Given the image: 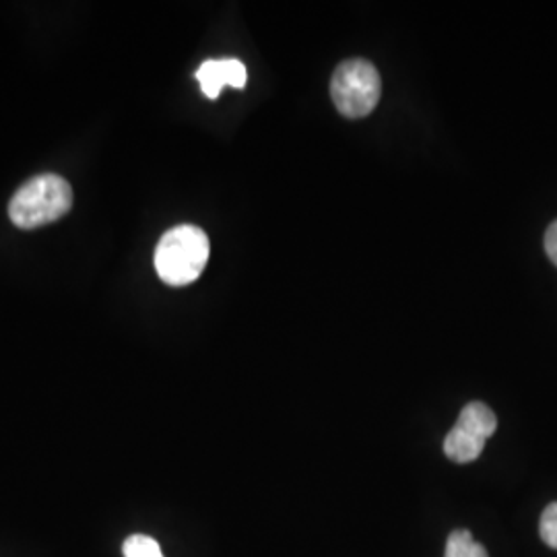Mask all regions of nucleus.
<instances>
[{
	"label": "nucleus",
	"instance_id": "6",
	"mask_svg": "<svg viewBox=\"0 0 557 557\" xmlns=\"http://www.w3.org/2000/svg\"><path fill=\"white\" fill-rule=\"evenodd\" d=\"M444 557H490L487 549L475 541L471 531L458 529L446 539V552Z\"/></svg>",
	"mask_w": 557,
	"mask_h": 557
},
{
	"label": "nucleus",
	"instance_id": "5",
	"mask_svg": "<svg viewBox=\"0 0 557 557\" xmlns=\"http://www.w3.org/2000/svg\"><path fill=\"white\" fill-rule=\"evenodd\" d=\"M197 79L202 87V94L209 100H218L225 85L242 89L248 81V73H246V66L236 59L207 60L200 64Z\"/></svg>",
	"mask_w": 557,
	"mask_h": 557
},
{
	"label": "nucleus",
	"instance_id": "2",
	"mask_svg": "<svg viewBox=\"0 0 557 557\" xmlns=\"http://www.w3.org/2000/svg\"><path fill=\"white\" fill-rule=\"evenodd\" d=\"M209 260V238L197 225H178L161 236L156 269L163 283L184 287L200 277Z\"/></svg>",
	"mask_w": 557,
	"mask_h": 557
},
{
	"label": "nucleus",
	"instance_id": "4",
	"mask_svg": "<svg viewBox=\"0 0 557 557\" xmlns=\"http://www.w3.org/2000/svg\"><path fill=\"white\" fill-rule=\"evenodd\" d=\"M496 428L498 419L485 403H469L460 411L455 428L444 438V455L458 465L478 460Z\"/></svg>",
	"mask_w": 557,
	"mask_h": 557
},
{
	"label": "nucleus",
	"instance_id": "9",
	"mask_svg": "<svg viewBox=\"0 0 557 557\" xmlns=\"http://www.w3.org/2000/svg\"><path fill=\"white\" fill-rule=\"evenodd\" d=\"M545 250H547V257L557 267V221L549 225V230L545 234Z\"/></svg>",
	"mask_w": 557,
	"mask_h": 557
},
{
	"label": "nucleus",
	"instance_id": "7",
	"mask_svg": "<svg viewBox=\"0 0 557 557\" xmlns=\"http://www.w3.org/2000/svg\"><path fill=\"white\" fill-rule=\"evenodd\" d=\"M124 557H165L160 543L149 535H131L122 545Z\"/></svg>",
	"mask_w": 557,
	"mask_h": 557
},
{
	"label": "nucleus",
	"instance_id": "8",
	"mask_svg": "<svg viewBox=\"0 0 557 557\" xmlns=\"http://www.w3.org/2000/svg\"><path fill=\"white\" fill-rule=\"evenodd\" d=\"M539 535H541V541H543L547 547L557 549V502L549 504V506L543 510L541 522H539Z\"/></svg>",
	"mask_w": 557,
	"mask_h": 557
},
{
	"label": "nucleus",
	"instance_id": "3",
	"mask_svg": "<svg viewBox=\"0 0 557 557\" xmlns=\"http://www.w3.org/2000/svg\"><path fill=\"white\" fill-rule=\"evenodd\" d=\"M382 81L372 62L351 59L341 62L331 81V98L347 119H363L379 106Z\"/></svg>",
	"mask_w": 557,
	"mask_h": 557
},
{
	"label": "nucleus",
	"instance_id": "1",
	"mask_svg": "<svg viewBox=\"0 0 557 557\" xmlns=\"http://www.w3.org/2000/svg\"><path fill=\"white\" fill-rule=\"evenodd\" d=\"M73 207V188L57 174L25 182L9 202V218L21 230H36L64 218Z\"/></svg>",
	"mask_w": 557,
	"mask_h": 557
}]
</instances>
